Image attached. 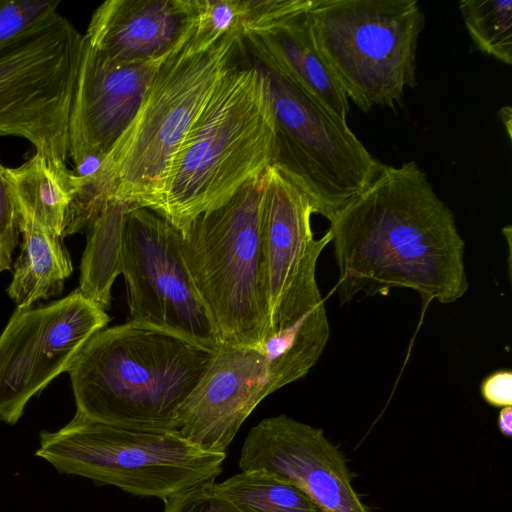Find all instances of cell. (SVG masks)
<instances>
[{
	"label": "cell",
	"instance_id": "1",
	"mask_svg": "<svg viewBox=\"0 0 512 512\" xmlns=\"http://www.w3.org/2000/svg\"><path fill=\"white\" fill-rule=\"evenodd\" d=\"M329 222L342 304L392 288L416 291L425 306L448 304L468 290L454 214L414 161L383 164Z\"/></svg>",
	"mask_w": 512,
	"mask_h": 512
},
{
	"label": "cell",
	"instance_id": "2",
	"mask_svg": "<svg viewBox=\"0 0 512 512\" xmlns=\"http://www.w3.org/2000/svg\"><path fill=\"white\" fill-rule=\"evenodd\" d=\"M244 53L245 46L216 85L150 209L180 233L277 162L275 118L265 82Z\"/></svg>",
	"mask_w": 512,
	"mask_h": 512
},
{
	"label": "cell",
	"instance_id": "3",
	"mask_svg": "<svg viewBox=\"0 0 512 512\" xmlns=\"http://www.w3.org/2000/svg\"><path fill=\"white\" fill-rule=\"evenodd\" d=\"M216 351L133 320L102 329L67 371L76 412L106 424L177 431L179 410Z\"/></svg>",
	"mask_w": 512,
	"mask_h": 512
},
{
	"label": "cell",
	"instance_id": "4",
	"mask_svg": "<svg viewBox=\"0 0 512 512\" xmlns=\"http://www.w3.org/2000/svg\"><path fill=\"white\" fill-rule=\"evenodd\" d=\"M192 33L161 62L135 118L97 164L111 177L115 199L131 207L159 201L178 150L244 46L241 30L208 46Z\"/></svg>",
	"mask_w": 512,
	"mask_h": 512
},
{
	"label": "cell",
	"instance_id": "5",
	"mask_svg": "<svg viewBox=\"0 0 512 512\" xmlns=\"http://www.w3.org/2000/svg\"><path fill=\"white\" fill-rule=\"evenodd\" d=\"M262 194L263 173L180 233L185 264L221 344L256 345L268 334Z\"/></svg>",
	"mask_w": 512,
	"mask_h": 512
},
{
	"label": "cell",
	"instance_id": "6",
	"mask_svg": "<svg viewBox=\"0 0 512 512\" xmlns=\"http://www.w3.org/2000/svg\"><path fill=\"white\" fill-rule=\"evenodd\" d=\"M314 42L348 99L364 112L402 104L415 88L425 16L416 0H312Z\"/></svg>",
	"mask_w": 512,
	"mask_h": 512
},
{
	"label": "cell",
	"instance_id": "7",
	"mask_svg": "<svg viewBox=\"0 0 512 512\" xmlns=\"http://www.w3.org/2000/svg\"><path fill=\"white\" fill-rule=\"evenodd\" d=\"M36 455L59 472L163 501L214 482L226 458V453L205 451L177 431L106 424L77 412L61 429L40 434Z\"/></svg>",
	"mask_w": 512,
	"mask_h": 512
},
{
	"label": "cell",
	"instance_id": "8",
	"mask_svg": "<svg viewBox=\"0 0 512 512\" xmlns=\"http://www.w3.org/2000/svg\"><path fill=\"white\" fill-rule=\"evenodd\" d=\"M84 34L57 13L0 47V136L67 166L68 121Z\"/></svg>",
	"mask_w": 512,
	"mask_h": 512
},
{
	"label": "cell",
	"instance_id": "9",
	"mask_svg": "<svg viewBox=\"0 0 512 512\" xmlns=\"http://www.w3.org/2000/svg\"><path fill=\"white\" fill-rule=\"evenodd\" d=\"M263 76L274 113L275 164L315 203L329 221L379 174L375 159L348 127L288 79L253 60Z\"/></svg>",
	"mask_w": 512,
	"mask_h": 512
},
{
	"label": "cell",
	"instance_id": "10",
	"mask_svg": "<svg viewBox=\"0 0 512 512\" xmlns=\"http://www.w3.org/2000/svg\"><path fill=\"white\" fill-rule=\"evenodd\" d=\"M121 274L130 320L218 350L219 333L185 264L181 234L148 208L130 207L126 214Z\"/></svg>",
	"mask_w": 512,
	"mask_h": 512
},
{
	"label": "cell",
	"instance_id": "11",
	"mask_svg": "<svg viewBox=\"0 0 512 512\" xmlns=\"http://www.w3.org/2000/svg\"><path fill=\"white\" fill-rule=\"evenodd\" d=\"M109 321L77 289L47 305L15 309L0 335V420L16 424L28 401L67 372Z\"/></svg>",
	"mask_w": 512,
	"mask_h": 512
},
{
	"label": "cell",
	"instance_id": "12",
	"mask_svg": "<svg viewBox=\"0 0 512 512\" xmlns=\"http://www.w3.org/2000/svg\"><path fill=\"white\" fill-rule=\"evenodd\" d=\"M311 197L277 165L263 172L261 230L269 304L268 335L282 331L324 302L316 265L331 243L329 230L315 238ZM266 336V337H267Z\"/></svg>",
	"mask_w": 512,
	"mask_h": 512
},
{
	"label": "cell",
	"instance_id": "13",
	"mask_svg": "<svg viewBox=\"0 0 512 512\" xmlns=\"http://www.w3.org/2000/svg\"><path fill=\"white\" fill-rule=\"evenodd\" d=\"M241 471L261 470L301 489L321 512H369L342 452L320 428L281 414L263 419L242 446Z\"/></svg>",
	"mask_w": 512,
	"mask_h": 512
},
{
	"label": "cell",
	"instance_id": "14",
	"mask_svg": "<svg viewBox=\"0 0 512 512\" xmlns=\"http://www.w3.org/2000/svg\"><path fill=\"white\" fill-rule=\"evenodd\" d=\"M164 59L117 63L98 53L84 37L68 121V154L77 174L88 163L96 167L127 130Z\"/></svg>",
	"mask_w": 512,
	"mask_h": 512
},
{
	"label": "cell",
	"instance_id": "15",
	"mask_svg": "<svg viewBox=\"0 0 512 512\" xmlns=\"http://www.w3.org/2000/svg\"><path fill=\"white\" fill-rule=\"evenodd\" d=\"M241 33L253 60L288 79L342 121L349 101L313 39L312 0H244Z\"/></svg>",
	"mask_w": 512,
	"mask_h": 512
},
{
	"label": "cell",
	"instance_id": "16",
	"mask_svg": "<svg viewBox=\"0 0 512 512\" xmlns=\"http://www.w3.org/2000/svg\"><path fill=\"white\" fill-rule=\"evenodd\" d=\"M272 393L258 344H221L179 410L177 433L205 451L226 453L243 422Z\"/></svg>",
	"mask_w": 512,
	"mask_h": 512
},
{
	"label": "cell",
	"instance_id": "17",
	"mask_svg": "<svg viewBox=\"0 0 512 512\" xmlns=\"http://www.w3.org/2000/svg\"><path fill=\"white\" fill-rule=\"evenodd\" d=\"M198 0H107L84 37L105 58L142 64L167 57L194 29Z\"/></svg>",
	"mask_w": 512,
	"mask_h": 512
},
{
	"label": "cell",
	"instance_id": "18",
	"mask_svg": "<svg viewBox=\"0 0 512 512\" xmlns=\"http://www.w3.org/2000/svg\"><path fill=\"white\" fill-rule=\"evenodd\" d=\"M19 229L23 240L7 289L16 309L60 294L73 271L60 235L28 217L19 218Z\"/></svg>",
	"mask_w": 512,
	"mask_h": 512
},
{
	"label": "cell",
	"instance_id": "19",
	"mask_svg": "<svg viewBox=\"0 0 512 512\" xmlns=\"http://www.w3.org/2000/svg\"><path fill=\"white\" fill-rule=\"evenodd\" d=\"M4 174L19 218H31L62 237L79 175L37 153L18 167H4Z\"/></svg>",
	"mask_w": 512,
	"mask_h": 512
},
{
	"label": "cell",
	"instance_id": "20",
	"mask_svg": "<svg viewBox=\"0 0 512 512\" xmlns=\"http://www.w3.org/2000/svg\"><path fill=\"white\" fill-rule=\"evenodd\" d=\"M127 202L113 200L86 230L77 290L102 310L111 306V288L121 274V252Z\"/></svg>",
	"mask_w": 512,
	"mask_h": 512
},
{
	"label": "cell",
	"instance_id": "21",
	"mask_svg": "<svg viewBox=\"0 0 512 512\" xmlns=\"http://www.w3.org/2000/svg\"><path fill=\"white\" fill-rule=\"evenodd\" d=\"M330 336L324 302L292 326L258 343L269 367L272 392L305 377L322 355Z\"/></svg>",
	"mask_w": 512,
	"mask_h": 512
},
{
	"label": "cell",
	"instance_id": "22",
	"mask_svg": "<svg viewBox=\"0 0 512 512\" xmlns=\"http://www.w3.org/2000/svg\"><path fill=\"white\" fill-rule=\"evenodd\" d=\"M207 487L231 512H321L297 486L261 470L241 471Z\"/></svg>",
	"mask_w": 512,
	"mask_h": 512
},
{
	"label": "cell",
	"instance_id": "23",
	"mask_svg": "<svg viewBox=\"0 0 512 512\" xmlns=\"http://www.w3.org/2000/svg\"><path fill=\"white\" fill-rule=\"evenodd\" d=\"M459 9L474 45L512 64V0H462Z\"/></svg>",
	"mask_w": 512,
	"mask_h": 512
},
{
	"label": "cell",
	"instance_id": "24",
	"mask_svg": "<svg viewBox=\"0 0 512 512\" xmlns=\"http://www.w3.org/2000/svg\"><path fill=\"white\" fill-rule=\"evenodd\" d=\"M244 13V0H198L192 40L208 46L228 33L241 30Z\"/></svg>",
	"mask_w": 512,
	"mask_h": 512
},
{
	"label": "cell",
	"instance_id": "25",
	"mask_svg": "<svg viewBox=\"0 0 512 512\" xmlns=\"http://www.w3.org/2000/svg\"><path fill=\"white\" fill-rule=\"evenodd\" d=\"M60 0H0V47L58 13Z\"/></svg>",
	"mask_w": 512,
	"mask_h": 512
},
{
	"label": "cell",
	"instance_id": "26",
	"mask_svg": "<svg viewBox=\"0 0 512 512\" xmlns=\"http://www.w3.org/2000/svg\"><path fill=\"white\" fill-rule=\"evenodd\" d=\"M0 162V273L11 269L19 239V214Z\"/></svg>",
	"mask_w": 512,
	"mask_h": 512
},
{
	"label": "cell",
	"instance_id": "27",
	"mask_svg": "<svg viewBox=\"0 0 512 512\" xmlns=\"http://www.w3.org/2000/svg\"><path fill=\"white\" fill-rule=\"evenodd\" d=\"M164 504V512H231L207 484L174 494Z\"/></svg>",
	"mask_w": 512,
	"mask_h": 512
},
{
	"label": "cell",
	"instance_id": "28",
	"mask_svg": "<svg viewBox=\"0 0 512 512\" xmlns=\"http://www.w3.org/2000/svg\"><path fill=\"white\" fill-rule=\"evenodd\" d=\"M480 392L483 399L494 407L512 405V372L498 370L488 375L481 383Z\"/></svg>",
	"mask_w": 512,
	"mask_h": 512
},
{
	"label": "cell",
	"instance_id": "29",
	"mask_svg": "<svg viewBox=\"0 0 512 512\" xmlns=\"http://www.w3.org/2000/svg\"><path fill=\"white\" fill-rule=\"evenodd\" d=\"M498 427L500 432L506 436L511 437L512 435V407L506 406L501 408L498 417Z\"/></svg>",
	"mask_w": 512,
	"mask_h": 512
}]
</instances>
